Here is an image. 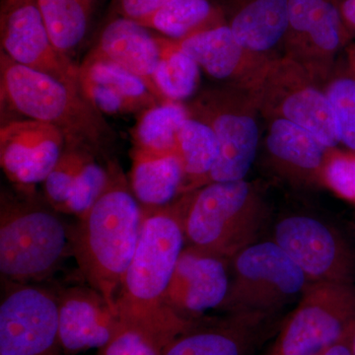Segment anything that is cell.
Segmentation results:
<instances>
[{
  "instance_id": "obj_19",
  "label": "cell",
  "mask_w": 355,
  "mask_h": 355,
  "mask_svg": "<svg viewBox=\"0 0 355 355\" xmlns=\"http://www.w3.org/2000/svg\"><path fill=\"white\" fill-rule=\"evenodd\" d=\"M333 0H320L289 14L286 42L293 50L331 58L352 40Z\"/></svg>"
},
{
  "instance_id": "obj_34",
  "label": "cell",
  "mask_w": 355,
  "mask_h": 355,
  "mask_svg": "<svg viewBox=\"0 0 355 355\" xmlns=\"http://www.w3.org/2000/svg\"><path fill=\"white\" fill-rule=\"evenodd\" d=\"M172 0H116V8L121 17L139 22Z\"/></svg>"
},
{
  "instance_id": "obj_14",
  "label": "cell",
  "mask_w": 355,
  "mask_h": 355,
  "mask_svg": "<svg viewBox=\"0 0 355 355\" xmlns=\"http://www.w3.org/2000/svg\"><path fill=\"white\" fill-rule=\"evenodd\" d=\"M226 261L195 247L184 249L166 294L168 307L183 318L223 305L230 286Z\"/></svg>"
},
{
  "instance_id": "obj_26",
  "label": "cell",
  "mask_w": 355,
  "mask_h": 355,
  "mask_svg": "<svg viewBox=\"0 0 355 355\" xmlns=\"http://www.w3.org/2000/svg\"><path fill=\"white\" fill-rule=\"evenodd\" d=\"M160 58L154 84L163 101L181 102L189 99L200 84V65L173 40L159 37Z\"/></svg>"
},
{
  "instance_id": "obj_35",
  "label": "cell",
  "mask_w": 355,
  "mask_h": 355,
  "mask_svg": "<svg viewBox=\"0 0 355 355\" xmlns=\"http://www.w3.org/2000/svg\"><path fill=\"white\" fill-rule=\"evenodd\" d=\"M347 32L355 38V0H333Z\"/></svg>"
},
{
  "instance_id": "obj_7",
  "label": "cell",
  "mask_w": 355,
  "mask_h": 355,
  "mask_svg": "<svg viewBox=\"0 0 355 355\" xmlns=\"http://www.w3.org/2000/svg\"><path fill=\"white\" fill-rule=\"evenodd\" d=\"M67 245L64 222L51 210L2 205L0 272L6 279H43L58 265Z\"/></svg>"
},
{
  "instance_id": "obj_36",
  "label": "cell",
  "mask_w": 355,
  "mask_h": 355,
  "mask_svg": "<svg viewBox=\"0 0 355 355\" xmlns=\"http://www.w3.org/2000/svg\"><path fill=\"white\" fill-rule=\"evenodd\" d=\"M352 334V331L349 336L343 338L342 340L331 345L328 349L324 350L321 355H354L352 354V345H350Z\"/></svg>"
},
{
  "instance_id": "obj_29",
  "label": "cell",
  "mask_w": 355,
  "mask_h": 355,
  "mask_svg": "<svg viewBox=\"0 0 355 355\" xmlns=\"http://www.w3.org/2000/svg\"><path fill=\"white\" fill-rule=\"evenodd\" d=\"M110 179L111 174L96 163L89 154L74 180L62 211L76 214L79 218L85 216L106 191Z\"/></svg>"
},
{
  "instance_id": "obj_33",
  "label": "cell",
  "mask_w": 355,
  "mask_h": 355,
  "mask_svg": "<svg viewBox=\"0 0 355 355\" xmlns=\"http://www.w3.org/2000/svg\"><path fill=\"white\" fill-rule=\"evenodd\" d=\"M101 355H161L163 350L148 336L123 326Z\"/></svg>"
},
{
  "instance_id": "obj_3",
  "label": "cell",
  "mask_w": 355,
  "mask_h": 355,
  "mask_svg": "<svg viewBox=\"0 0 355 355\" xmlns=\"http://www.w3.org/2000/svg\"><path fill=\"white\" fill-rule=\"evenodd\" d=\"M2 101L29 120L58 128L67 147L99 148L112 135L103 114L81 94L55 77L17 64L1 51Z\"/></svg>"
},
{
  "instance_id": "obj_37",
  "label": "cell",
  "mask_w": 355,
  "mask_h": 355,
  "mask_svg": "<svg viewBox=\"0 0 355 355\" xmlns=\"http://www.w3.org/2000/svg\"><path fill=\"white\" fill-rule=\"evenodd\" d=\"M347 53H349V58L350 64H352V69L355 73V44L350 43L347 48Z\"/></svg>"
},
{
  "instance_id": "obj_12",
  "label": "cell",
  "mask_w": 355,
  "mask_h": 355,
  "mask_svg": "<svg viewBox=\"0 0 355 355\" xmlns=\"http://www.w3.org/2000/svg\"><path fill=\"white\" fill-rule=\"evenodd\" d=\"M275 243L312 282L349 284L354 260L342 238L319 219L291 216L275 226Z\"/></svg>"
},
{
  "instance_id": "obj_17",
  "label": "cell",
  "mask_w": 355,
  "mask_h": 355,
  "mask_svg": "<svg viewBox=\"0 0 355 355\" xmlns=\"http://www.w3.org/2000/svg\"><path fill=\"white\" fill-rule=\"evenodd\" d=\"M218 4L236 40L250 53L266 58L286 42L288 0H221Z\"/></svg>"
},
{
  "instance_id": "obj_38",
  "label": "cell",
  "mask_w": 355,
  "mask_h": 355,
  "mask_svg": "<svg viewBox=\"0 0 355 355\" xmlns=\"http://www.w3.org/2000/svg\"><path fill=\"white\" fill-rule=\"evenodd\" d=\"M350 345H352V354L355 355V328L352 331V338H350Z\"/></svg>"
},
{
  "instance_id": "obj_10",
  "label": "cell",
  "mask_w": 355,
  "mask_h": 355,
  "mask_svg": "<svg viewBox=\"0 0 355 355\" xmlns=\"http://www.w3.org/2000/svg\"><path fill=\"white\" fill-rule=\"evenodd\" d=\"M1 50L11 60L80 91L78 69L53 46L36 0H2Z\"/></svg>"
},
{
  "instance_id": "obj_4",
  "label": "cell",
  "mask_w": 355,
  "mask_h": 355,
  "mask_svg": "<svg viewBox=\"0 0 355 355\" xmlns=\"http://www.w3.org/2000/svg\"><path fill=\"white\" fill-rule=\"evenodd\" d=\"M265 216L257 191L245 180L212 182L187 200L184 235L190 246L231 260L257 243Z\"/></svg>"
},
{
  "instance_id": "obj_24",
  "label": "cell",
  "mask_w": 355,
  "mask_h": 355,
  "mask_svg": "<svg viewBox=\"0 0 355 355\" xmlns=\"http://www.w3.org/2000/svg\"><path fill=\"white\" fill-rule=\"evenodd\" d=\"M190 116V110L181 102L167 101L144 110L132 130L135 148L155 154L178 153V132Z\"/></svg>"
},
{
  "instance_id": "obj_32",
  "label": "cell",
  "mask_w": 355,
  "mask_h": 355,
  "mask_svg": "<svg viewBox=\"0 0 355 355\" xmlns=\"http://www.w3.org/2000/svg\"><path fill=\"white\" fill-rule=\"evenodd\" d=\"M323 176L338 195L355 200V153H329Z\"/></svg>"
},
{
  "instance_id": "obj_22",
  "label": "cell",
  "mask_w": 355,
  "mask_h": 355,
  "mask_svg": "<svg viewBox=\"0 0 355 355\" xmlns=\"http://www.w3.org/2000/svg\"><path fill=\"white\" fill-rule=\"evenodd\" d=\"M137 23L165 38L181 41L225 24L226 20L220 6L211 0H172Z\"/></svg>"
},
{
  "instance_id": "obj_6",
  "label": "cell",
  "mask_w": 355,
  "mask_h": 355,
  "mask_svg": "<svg viewBox=\"0 0 355 355\" xmlns=\"http://www.w3.org/2000/svg\"><path fill=\"white\" fill-rule=\"evenodd\" d=\"M258 109L253 90L232 84L205 93L189 108L191 116L214 130L218 141V157L207 184L245 180L258 153Z\"/></svg>"
},
{
  "instance_id": "obj_30",
  "label": "cell",
  "mask_w": 355,
  "mask_h": 355,
  "mask_svg": "<svg viewBox=\"0 0 355 355\" xmlns=\"http://www.w3.org/2000/svg\"><path fill=\"white\" fill-rule=\"evenodd\" d=\"M89 154L85 149L67 147L58 164L44 182L46 198L55 209L64 210L74 180Z\"/></svg>"
},
{
  "instance_id": "obj_11",
  "label": "cell",
  "mask_w": 355,
  "mask_h": 355,
  "mask_svg": "<svg viewBox=\"0 0 355 355\" xmlns=\"http://www.w3.org/2000/svg\"><path fill=\"white\" fill-rule=\"evenodd\" d=\"M58 345V301L32 286L7 294L0 305V355H55Z\"/></svg>"
},
{
  "instance_id": "obj_28",
  "label": "cell",
  "mask_w": 355,
  "mask_h": 355,
  "mask_svg": "<svg viewBox=\"0 0 355 355\" xmlns=\"http://www.w3.org/2000/svg\"><path fill=\"white\" fill-rule=\"evenodd\" d=\"M232 326L191 331L174 338L161 355H244L246 349L242 324L250 314H236Z\"/></svg>"
},
{
  "instance_id": "obj_9",
  "label": "cell",
  "mask_w": 355,
  "mask_h": 355,
  "mask_svg": "<svg viewBox=\"0 0 355 355\" xmlns=\"http://www.w3.org/2000/svg\"><path fill=\"white\" fill-rule=\"evenodd\" d=\"M275 355H321L355 328V288L349 284L312 282L300 299Z\"/></svg>"
},
{
  "instance_id": "obj_2",
  "label": "cell",
  "mask_w": 355,
  "mask_h": 355,
  "mask_svg": "<svg viewBox=\"0 0 355 355\" xmlns=\"http://www.w3.org/2000/svg\"><path fill=\"white\" fill-rule=\"evenodd\" d=\"M110 174L106 191L80 218L74 253L85 279L116 313V298L137 249L144 212L121 174Z\"/></svg>"
},
{
  "instance_id": "obj_18",
  "label": "cell",
  "mask_w": 355,
  "mask_h": 355,
  "mask_svg": "<svg viewBox=\"0 0 355 355\" xmlns=\"http://www.w3.org/2000/svg\"><path fill=\"white\" fill-rule=\"evenodd\" d=\"M92 50L139 77L159 101L165 102L154 84L160 58L159 37L151 34L148 28L119 16L105 26Z\"/></svg>"
},
{
  "instance_id": "obj_25",
  "label": "cell",
  "mask_w": 355,
  "mask_h": 355,
  "mask_svg": "<svg viewBox=\"0 0 355 355\" xmlns=\"http://www.w3.org/2000/svg\"><path fill=\"white\" fill-rule=\"evenodd\" d=\"M53 46L65 57L83 44L92 6L86 0H36Z\"/></svg>"
},
{
  "instance_id": "obj_15",
  "label": "cell",
  "mask_w": 355,
  "mask_h": 355,
  "mask_svg": "<svg viewBox=\"0 0 355 355\" xmlns=\"http://www.w3.org/2000/svg\"><path fill=\"white\" fill-rule=\"evenodd\" d=\"M174 42L209 76L251 90L263 80L272 62L243 48L226 23Z\"/></svg>"
},
{
  "instance_id": "obj_1",
  "label": "cell",
  "mask_w": 355,
  "mask_h": 355,
  "mask_svg": "<svg viewBox=\"0 0 355 355\" xmlns=\"http://www.w3.org/2000/svg\"><path fill=\"white\" fill-rule=\"evenodd\" d=\"M187 200L146 209L139 242L123 277L116 308L121 323L148 336L165 349L183 330V318L166 304V294L186 240Z\"/></svg>"
},
{
  "instance_id": "obj_16",
  "label": "cell",
  "mask_w": 355,
  "mask_h": 355,
  "mask_svg": "<svg viewBox=\"0 0 355 355\" xmlns=\"http://www.w3.org/2000/svg\"><path fill=\"white\" fill-rule=\"evenodd\" d=\"M60 343L69 352L104 349L123 324L107 301L93 289H72L58 301Z\"/></svg>"
},
{
  "instance_id": "obj_31",
  "label": "cell",
  "mask_w": 355,
  "mask_h": 355,
  "mask_svg": "<svg viewBox=\"0 0 355 355\" xmlns=\"http://www.w3.org/2000/svg\"><path fill=\"white\" fill-rule=\"evenodd\" d=\"M324 92L335 113L340 142L355 151V78H336Z\"/></svg>"
},
{
  "instance_id": "obj_23",
  "label": "cell",
  "mask_w": 355,
  "mask_h": 355,
  "mask_svg": "<svg viewBox=\"0 0 355 355\" xmlns=\"http://www.w3.org/2000/svg\"><path fill=\"white\" fill-rule=\"evenodd\" d=\"M177 153L186 176L184 193L207 184L219 154L214 130L205 121L191 116L182 123L178 132Z\"/></svg>"
},
{
  "instance_id": "obj_8",
  "label": "cell",
  "mask_w": 355,
  "mask_h": 355,
  "mask_svg": "<svg viewBox=\"0 0 355 355\" xmlns=\"http://www.w3.org/2000/svg\"><path fill=\"white\" fill-rule=\"evenodd\" d=\"M259 110L268 118H284L312 133L328 149L340 142L333 107L313 83L304 65L292 58L272 60L254 89Z\"/></svg>"
},
{
  "instance_id": "obj_5",
  "label": "cell",
  "mask_w": 355,
  "mask_h": 355,
  "mask_svg": "<svg viewBox=\"0 0 355 355\" xmlns=\"http://www.w3.org/2000/svg\"><path fill=\"white\" fill-rule=\"evenodd\" d=\"M223 307L235 314L266 315L302 297L310 280L275 241L254 243L232 259Z\"/></svg>"
},
{
  "instance_id": "obj_20",
  "label": "cell",
  "mask_w": 355,
  "mask_h": 355,
  "mask_svg": "<svg viewBox=\"0 0 355 355\" xmlns=\"http://www.w3.org/2000/svg\"><path fill=\"white\" fill-rule=\"evenodd\" d=\"M184 171L178 153L155 154L133 148L130 187L146 209L169 205L184 193Z\"/></svg>"
},
{
  "instance_id": "obj_27",
  "label": "cell",
  "mask_w": 355,
  "mask_h": 355,
  "mask_svg": "<svg viewBox=\"0 0 355 355\" xmlns=\"http://www.w3.org/2000/svg\"><path fill=\"white\" fill-rule=\"evenodd\" d=\"M92 81L113 89L119 94L137 105L141 112L161 104L146 83L121 65L103 57L94 50L79 65L78 80Z\"/></svg>"
},
{
  "instance_id": "obj_39",
  "label": "cell",
  "mask_w": 355,
  "mask_h": 355,
  "mask_svg": "<svg viewBox=\"0 0 355 355\" xmlns=\"http://www.w3.org/2000/svg\"><path fill=\"white\" fill-rule=\"evenodd\" d=\"M91 6H93V3H94L95 0H86Z\"/></svg>"
},
{
  "instance_id": "obj_21",
  "label": "cell",
  "mask_w": 355,
  "mask_h": 355,
  "mask_svg": "<svg viewBox=\"0 0 355 355\" xmlns=\"http://www.w3.org/2000/svg\"><path fill=\"white\" fill-rule=\"evenodd\" d=\"M266 146L272 157L297 172L324 171L329 149L307 130L284 118H270Z\"/></svg>"
},
{
  "instance_id": "obj_13",
  "label": "cell",
  "mask_w": 355,
  "mask_h": 355,
  "mask_svg": "<svg viewBox=\"0 0 355 355\" xmlns=\"http://www.w3.org/2000/svg\"><path fill=\"white\" fill-rule=\"evenodd\" d=\"M64 135L42 121H13L0 130L2 169L13 183L30 187L46 181L64 151Z\"/></svg>"
}]
</instances>
